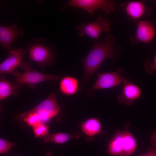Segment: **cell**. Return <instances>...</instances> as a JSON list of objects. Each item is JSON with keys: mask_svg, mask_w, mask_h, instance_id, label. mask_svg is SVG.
I'll return each mask as SVG.
<instances>
[{"mask_svg": "<svg viewBox=\"0 0 156 156\" xmlns=\"http://www.w3.org/2000/svg\"><path fill=\"white\" fill-rule=\"evenodd\" d=\"M116 45L115 40L110 35L107 36L103 41H99L94 44L83 60L85 80L97 70L105 60L115 56Z\"/></svg>", "mask_w": 156, "mask_h": 156, "instance_id": "obj_1", "label": "cell"}, {"mask_svg": "<svg viewBox=\"0 0 156 156\" xmlns=\"http://www.w3.org/2000/svg\"><path fill=\"white\" fill-rule=\"evenodd\" d=\"M45 42L44 38H36L34 43H30L27 45L29 60L40 66L52 64L56 60L55 45L53 44H45Z\"/></svg>", "mask_w": 156, "mask_h": 156, "instance_id": "obj_2", "label": "cell"}, {"mask_svg": "<svg viewBox=\"0 0 156 156\" xmlns=\"http://www.w3.org/2000/svg\"><path fill=\"white\" fill-rule=\"evenodd\" d=\"M137 147L136 140L127 131H118L109 141L107 152L113 156H130Z\"/></svg>", "mask_w": 156, "mask_h": 156, "instance_id": "obj_3", "label": "cell"}, {"mask_svg": "<svg viewBox=\"0 0 156 156\" xmlns=\"http://www.w3.org/2000/svg\"><path fill=\"white\" fill-rule=\"evenodd\" d=\"M21 66L25 70L24 72L20 73L16 71L13 73L15 82L18 88L26 84L34 88L39 83L48 81L56 80L60 77L58 75L44 74L31 70V66L27 62H23Z\"/></svg>", "mask_w": 156, "mask_h": 156, "instance_id": "obj_4", "label": "cell"}, {"mask_svg": "<svg viewBox=\"0 0 156 156\" xmlns=\"http://www.w3.org/2000/svg\"><path fill=\"white\" fill-rule=\"evenodd\" d=\"M116 3L114 0H70L61 8L62 11L68 6L77 7L88 12L93 15L94 11L101 9L107 15L114 11L116 8Z\"/></svg>", "mask_w": 156, "mask_h": 156, "instance_id": "obj_5", "label": "cell"}, {"mask_svg": "<svg viewBox=\"0 0 156 156\" xmlns=\"http://www.w3.org/2000/svg\"><path fill=\"white\" fill-rule=\"evenodd\" d=\"M60 110V107L57 102L55 94L52 93L34 108L20 114L19 116L23 118L29 114L37 113L41 116L42 123L46 122L56 116Z\"/></svg>", "mask_w": 156, "mask_h": 156, "instance_id": "obj_6", "label": "cell"}, {"mask_svg": "<svg viewBox=\"0 0 156 156\" xmlns=\"http://www.w3.org/2000/svg\"><path fill=\"white\" fill-rule=\"evenodd\" d=\"M110 22L107 19L100 17L94 22L81 24L75 28L79 31L80 37L86 34L93 39H97L102 32H110Z\"/></svg>", "mask_w": 156, "mask_h": 156, "instance_id": "obj_7", "label": "cell"}, {"mask_svg": "<svg viewBox=\"0 0 156 156\" xmlns=\"http://www.w3.org/2000/svg\"><path fill=\"white\" fill-rule=\"evenodd\" d=\"M156 35V22L146 20L139 21L135 34L130 38L131 44L137 45L142 42L149 44Z\"/></svg>", "mask_w": 156, "mask_h": 156, "instance_id": "obj_8", "label": "cell"}, {"mask_svg": "<svg viewBox=\"0 0 156 156\" xmlns=\"http://www.w3.org/2000/svg\"><path fill=\"white\" fill-rule=\"evenodd\" d=\"M122 69L120 68L116 72L98 74L96 81L92 87L89 90V92L95 90L112 88L124 83L127 79L122 75Z\"/></svg>", "mask_w": 156, "mask_h": 156, "instance_id": "obj_9", "label": "cell"}, {"mask_svg": "<svg viewBox=\"0 0 156 156\" xmlns=\"http://www.w3.org/2000/svg\"><path fill=\"white\" fill-rule=\"evenodd\" d=\"M122 10L129 18L138 20L144 16H151L153 14L152 8L146 6L142 1H131L120 4Z\"/></svg>", "mask_w": 156, "mask_h": 156, "instance_id": "obj_10", "label": "cell"}, {"mask_svg": "<svg viewBox=\"0 0 156 156\" xmlns=\"http://www.w3.org/2000/svg\"><path fill=\"white\" fill-rule=\"evenodd\" d=\"M24 34L23 29L19 28L16 24L10 26H0V45L8 54L13 49V43L17 41L19 36L22 37Z\"/></svg>", "mask_w": 156, "mask_h": 156, "instance_id": "obj_11", "label": "cell"}, {"mask_svg": "<svg viewBox=\"0 0 156 156\" xmlns=\"http://www.w3.org/2000/svg\"><path fill=\"white\" fill-rule=\"evenodd\" d=\"M26 52V49L22 48L12 50L7 58L0 64V74L11 73L16 68L21 66L23 63L22 59Z\"/></svg>", "mask_w": 156, "mask_h": 156, "instance_id": "obj_12", "label": "cell"}, {"mask_svg": "<svg viewBox=\"0 0 156 156\" xmlns=\"http://www.w3.org/2000/svg\"><path fill=\"white\" fill-rule=\"evenodd\" d=\"M122 92L117 96L120 103L128 105L132 104L142 94L141 90L137 85L128 80L123 83Z\"/></svg>", "mask_w": 156, "mask_h": 156, "instance_id": "obj_13", "label": "cell"}, {"mask_svg": "<svg viewBox=\"0 0 156 156\" xmlns=\"http://www.w3.org/2000/svg\"><path fill=\"white\" fill-rule=\"evenodd\" d=\"M79 83L76 78L70 76L63 77L60 83V89L63 94L71 96L75 94L78 90Z\"/></svg>", "mask_w": 156, "mask_h": 156, "instance_id": "obj_14", "label": "cell"}, {"mask_svg": "<svg viewBox=\"0 0 156 156\" xmlns=\"http://www.w3.org/2000/svg\"><path fill=\"white\" fill-rule=\"evenodd\" d=\"M81 136V135L76 132L73 134L60 132L52 134L48 133L42 137L45 143L52 142L57 144H62L71 139H78Z\"/></svg>", "mask_w": 156, "mask_h": 156, "instance_id": "obj_15", "label": "cell"}, {"mask_svg": "<svg viewBox=\"0 0 156 156\" xmlns=\"http://www.w3.org/2000/svg\"><path fill=\"white\" fill-rule=\"evenodd\" d=\"M83 133L86 136L92 137L98 134L101 130V126L96 118L88 119L80 125Z\"/></svg>", "mask_w": 156, "mask_h": 156, "instance_id": "obj_16", "label": "cell"}, {"mask_svg": "<svg viewBox=\"0 0 156 156\" xmlns=\"http://www.w3.org/2000/svg\"><path fill=\"white\" fill-rule=\"evenodd\" d=\"M18 87L13 85L5 80L1 79L0 82V100H3L9 96Z\"/></svg>", "mask_w": 156, "mask_h": 156, "instance_id": "obj_17", "label": "cell"}, {"mask_svg": "<svg viewBox=\"0 0 156 156\" xmlns=\"http://www.w3.org/2000/svg\"><path fill=\"white\" fill-rule=\"evenodd\" d=\"M23 119L25 122L33 127L42 123L41 116L36 113L29 114Z\"/></svg>", "mask_w": 156, "mask_h": 156, "instance_id": "obj_18", "label": "cell"}, {"mask_svg": "<svg viewBox=\"0 0 156 156\" xmlns=\"http://www.w3.org/2000/svg\"><path fill=\"white\" fill-rule=\"evenodd\" d=\"M49 127L41 123L33 127V131L36 137H43L49 133Z\"/></svg>", "mask_w": 156, "mask_h": 156, "instance_id": "obj_19", "label": "cell"}, {"mask_svg": "<svg viewBox=\"0 0 156 156\" xmlns=\"http://www.w3.org/2000/svg\"><path fill=\"white\" fill-rule=\"evenodd\" d=\"M16 143L10 142L5 139H0V153H7L15 145Z\"/></svg>", "mask_w": 156, "mask_h": 156, "instance_id": "obj_20", "label": "cell"}, {"mask_svg": "<svg viewBox=\"0 0 156 156\" xmlns=\"http://www.w3.org/2000/svg\"><path fill=\"white\" fill-rule=\"evenodd\" d=\"M144 66L146 72L149 74H152L154 70H156V54L152 62L147 60L144 63Z\"/></svg>", "mask_w": 156, "mask_h": 156, "instance_id": "obj_21", "label": "cell"}, {"mask_svg": "<svg viewBox=\"0 0 156 156\" xmlns=\"http://www.w3.org/2000/svg\"><path fill=\"white\" fill-rule=\"evenodd\" d=\"M155 146L156 147V146ZM140 156H156V148H153Z\"/></svg>", "mask_w": 156, "mask_h": 156, "instance_id": "obj_22", "label": "cell"}, {"mask_svg": "<svg viewBox=\"0 0 156 156\" xmlns=\"http://www.w3.org/2000/svg\"><path fill=\"white\" fill-rule=\"evenodd\" d=\"M150 141L151 144L153 145L156 146V130L153 133L151 136Z\"/></svg>", "mask_w": 156, "mask_h": 156, "instance_id": "obj_23", "label": "cell"}, {"mask_svg": "<svg viewBox=\"0 0 156 156\" xmlns=\"http://www.w3.org/2000/svg\"><path fill=\"white\" fill-rule=\"evenodd\" d=\"M45 156H53V155L51 152L49 151L47 152Z\"/></svg>", "mask_w": 156, "mask_h": 156, "instance_id": "obj_24", "label": "cell"}, {"mask_svg": "<svg viewBox=\"0 0 156 156\" xmlns=\"http://www.w3.org/2000/svg\"></svg>", "mask_w": 156, "mask_h": 156, "instance_id": "obj_25", "label": "cell"}]
</instances>
